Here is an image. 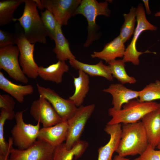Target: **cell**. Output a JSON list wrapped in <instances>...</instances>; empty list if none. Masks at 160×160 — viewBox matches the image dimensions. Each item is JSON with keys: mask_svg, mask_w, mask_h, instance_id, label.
Wrapping results in <instances>:
<instances>
[{"mask_svg": "<svg viewBox=\"0 0 160 160\" xmlns=\"http://www.w3.org/2000/svg\"><path fill=\"white\" fill-rule=\"evenodd\" d=\"M149 143L141 121L122 124L120 139L116 151L122 157L140 155Z\"/></svg>", "mask_w": 160, "mask_h": 160, "instance_id": "1", "label": "cell"}, {"mask_svg": "<svg viewBox=\"0 0 160 160\" xmlns=\"http://www.w3.org/2000/svg\"><path fill=\"white\" fill-rule=\"evenodd\" d=\"M24 11L18 21L23 28L25 36L31 44L39 42L45 44L48 32L38 13L37 6L34 0H25Z\"/></svg>", "mask_w": 160, "mask_h": 160, "instance_id": "2", "label": "cell"}, {"mask_svg": "<svg viewBox=\"0 0 160 160\" xmlns=\"http://www.w3.org/2000/svg\"><path fill=\"white\" fill-rule=\"evenodd\" d=\"M160 108V103L153 101L140 102L132 100L124 104L122 108L116 111L111 108L109 115L111 119L108 124H129L139 121L147 114Z\"/></svg>", "mask_w": 160, "mask_h": 160, "instance_id": "3", "label": "cell"}, {"mask_svg": "<svg viewBox=\"0 0 160 160\" xmlns=\"http://www.w3.org/2000/svg\"><path fill=\"white\" fill-rule=\"evenodd\" d=\"M107 1L98 2L96 0H83L75 10L73 16L78 14L83 15L88 23V35L84 44L85 47H89L97 37V25L96 23L97 17L100 15L109 17L111 11L108 8Z\"/></svg>", "mask_w": 160, "mask_h": 160, "instance_id": "4", "label": "cell"}, {"mask_svg": "<svg viewBox=\"0 0 160 160\" xmlns=\"http://www.w3.org/2000/svg\"><path fill=\"white\" fill-rule=\"evenodd\" d=\"M15 35L16 44L19 49V62L25 75L36 79L38 76L39 67L33 57L34 44L31 43L25 37L24 30L19 23L15 24Z\"/></svg>", "mask_w": 160, "mask_h": 160, "instance_id": "5", "label": "cell"}, {"mask_svg": "<svg viewBox=\"0 0 160 160\" xmlns=\"http://www.w3.org/2000/svg\"><path fill=\"white\" fill-rule=\"evenodd\" d=\"M137 25L133 33V38L129 44L126 48L123 60L126 63L131 62L135 65L140 64L139 57L144 53L156 52L147 50L144 52L138 51L136 48V44L139 36L144 31H156L157 27L151 23L147 20L143 5L139 4L137 8Z\"/></svg>", "mask_w": 160, "mask_h": 160, "instance_id": "6", "label": "cell"}, {"mask_svg": "<svg viewBox=\"0 0 160 160\" xmlns=\"http://www.w3.org/2000/svg\"><path fill=\"white\" fill-rule=\"evenodd\" d=\"M25 110L15 113L16 124L11 131L13 144L20 150L26 149L31 146L37 140L40 123L36 125L26 123L23 119Z\"/></svg>", "mask_w": 160, "mask_h": 160, "instance_id": "7", "label": "cell"}, {"mask_svg": "<svg viewBox=\"0 0 160 160\" xmlns=\"http://www.w3.org/2000/svg\"><path fill=\"white\" fill-rule=\"evenodd\" d=\"M95 108L94 104L82 105L78 108L75 114L67 121L68 128L65 144L68 149L72 148L81 140L80 137L86 124Z\"/></svg>", "mask_w": 160, "mask_h": 160, "instance_id": "8", "label": "cell"}, {"mask_svg": "<svg viewBox=\"0 0 160 160\" xmlns=\"http://www.w3.org/2000/svg\"><path fill=\"white\" fill-rule=\"evenodd\" d=\"M19 53L17 46L12 45L0 48V69L4 70L14 80L26 84L28 80L20 68Z\"/></svg>", "mask_w": 160, "mask_h": 160, "instance_id": "9", "label": "cell"}, {"mask_svg": "<svg viewBox=\"0 0 160 160\" xmlns=\"http://www.w3.org/2000/svg\"><path fill=\"white\" fill-rule=\"evenodd\" d=\"M55 148L43 141L37 140L25 149L13 147L8 160H51Z\"/></svg>", "mask_w": 160, "mask_h": 160, "instance_id": "10", "label": "cell"}, {"mask_svg": "<svg viewBox=\"0 0 160 160\" xmlns=\"http://www.w3.org/2000/svg\"><path fill=\"white\" fill-rule=\"evenodd\" d=\"M39 95L44 96L52 105L56 111L64 121H67L76 113L77 107L69 99H65L54 90L36 84Z\"/></svg>", "mask_w": 160, "mask_h": 160, "instance_id": "11", "label": "cell"}, {"mask_svg": "<svg viewBox=\"0 0 160 160\" xmlns=\"http://www.w3.org/2000/svg\"><path fill=\"white\" fill-rule=\"evenodd\" d=\"M30 113L43 127L53 126L63 121L50 103L44 96L39 95V98L31 104Z\"/></svg>", "mask_w": 160, "mask_h": 160, "instance_id": "12", "label": "cell"}, {"mask_svg": "<svg viewBox=\"0 0 160 160\" xmlns=\"http://www.w3.org/2000/svg\"><path fill=\"white\" fill-rule=\"evenodd\" d=\"M44 8L49 11L62 26L68 20L80 4L81 0H41Z\"/></svg>", "mask_w": 160, "mask_h": 160, "instance_id": "13", "label": "cell"}, {"mask_svg": "<svg viewBox=\"0 0 160 160\" xmlns=\"http://www.w3.org/2000/svg\"><path fill=\"white\" fill-rule=\"evenodd\" d=\"M68 126L67 121H63L53 126L40 129L37 140L43 141L55 147L65 141Z\"/></svg>", "mask_w": 160, "mask_h": 160, "instance_id": "14", "label": "cell"}, {"mask_svg": "<svg viewBox=\"0 0 160 160\" xmlns=\"http://www.w3.org/2000/svg\"><path fill=\"white\" fill-rule=\"evenodd\" d=\"M121 127V124H107L104 131L109 135L110 139L105 145L99 148L97 160H113V154L117 148L120 139Z\"/></svg>", "mask_w": 160, "mask_h": 160, "instance_id": "15", "label": "cell"}, {"mask_svg": "<svg viewBox=\"0 0 160 160\" xmlns=\"http://www.w3.org/2000/svg\"><path fill=\"white\" fill-rule=\"evenodd\" d=\"M103 91L109 93L112 97V107L116 111L121 110L123 105L129 101L138 99L139 91L128 89L121 84H112Z\"/></svg>", "mask_w": 160, "mask_h": 160, "instance_id": "16", "label": "cell"}, {"mask_svg": "<svg viewBox=\"0 0 160 160\" xmlns=\"http://www.w3.org/2000/svg\"><path fill=\"white\" fill-rule=\"evenodd\" d=\"M141 120L149 143L155 149L160 142V108L148 113Z\"/></svg>", "mask_w": 160, "mask_h": 160, "instance_id": "17", "label": "cell"}, {"mask_svg": "<svg viewBox=\"0 0 160 160\" xmlns=\"http://www.w3.org/2000/svg\"><path fill=\"white\" fill-rule=\"evenodd\" d=\"M124 43L119 36L106 44L100 51H94L91 55L93 58H98L108 63L117 57H123L125 49Z\"/></svg>", "mask_w": 160, "mask_h": 160, "instance_id": "18", "label": "cell"}, {"mask_svg": "<svg viewBox=\"0 0 160 160\" xmlns=\"http://www.w3.org/2000/svg\"><path fill=\"white\" fill-rule=\"evenodd\" d=\"M69 63L73 68L81 70L89 76L102 77L109 81L113 80L108 65L104 64L102 60L94 65L84 63L76 59L69 60Z\"/></svg>", "mask_w": 160, "mask_h": 160, "instance_id": "19", "label": "cell"}, {"mask_svg": "<svg viewBox=\"0 0 160 160\" xmlns=\"http://www.w3.org/2000/svg\"><path fill=\"white\" fill-rule=\"evenodd\" d=\"M0 88L10 94L20 103L24 101L25 96L31 94L34 92L31 84L22 85L15 84L5 77L0 72Z\"/></svg>", "mask_w": 160, "mask_h": 160, "instance_id": "20", "label": "cell"}, {"mask_svg": "<svg viewBox=\"0 0 160 160\" xmlns=\"http://www.w3.org/2000/svg\"><path fill=\"white\" fill-rule=\"evenodd\" d=\"M88 145L87 142L80 140L72 148L68 149L65 143L55 147L51 160H73L80 157Z\"/></svg>", "mask_w": 160, "mask_h": 160, "instance_id": "21", "label": "cell"}, {"mask_svg": "<svg viewBox=\"0 0 160 160\" xmlns=\"http://www.w3.org/2000/svg\"><path fill=\"white\" fill-rule=\"evenodd\" d=\"M69 70V66L65 61L58 60L57 63L47 67H39L38 76L44 81L58 84L62 82L64 74Z\"/></svg>", "mask_w": 160, "mask_h": 160, "instance_id": "22", "label": "cell"}, {"mask_svg": "<svg viewBox=\"0 0 160 160\" xmlns=\"http://www.w3.org/2000/svg\"><path fill=\"white\" fill-rule=\"evenodd\" d=\"M78 74L73 78L74 92L69 97L78 108L82 105L89 89V76L81 70L78 71Z\"/></svg>", "mask_w": 160, "mask_h": 160, "instance_id": "23", "label": "cell"}, {"mask_svg": "<svg viewBox=\"0 0 160 160\" xmlns=\"http://www.w3.org/2000/svg\"><path fill=\"white\" fill-rule=\"evenodd\" d=\"M54 40L55 47L53 51L58 60L65 61L68 60L76 59L75 56L70 50L68 40L62 33L61 26L57 22Z\"/></svg>", "mask_w": 160, "mask_h": 160, "instance_id": "24", "label": "cell"}, {"mask_svg": "<svg viewBox=\"0 0 160 160\" xmlns=\"http://www.w3.org/2000/svg\"><path fill=\"white\" fill-rule=\"evenodd\" d=\"M0 115V155L5 156H9L13 142L12 137H9L8 143L7 142L4 138V126L7 119L12 120L15 118V113L14 111L10 112L3 109H1Z\"/></svg>", "mask_w": 160, "mask_h": 160, "instance_id": "25", "label": "cell"}, {"mask_svg": "<svg viewBox=\"0 0 160 160\" xmlns=\"http://www.w3.org/2000/svg\"><path fill=\"white\" fill-rule=\"evenodd\" d=\"M25 0L0 1V26L6 25L13 21L15 11Z\"/></svg>", "mask_w": 160, "mask_h": 160, "instance_id": "26", "label": "cell"}, {"mask_svg": "<svg viewBox=\"0 0 160 160\" xmlns=\"http://www.w3.org/2000/svg\"><path fill=\"white\" fill-rule=\"evenodd\" d=\"M108 64L113 78L116 79L121 84H133L136 82V79L134 77L127 73L125 69V63L123 60H115Z\"/></svg>", "mask_w": 160, "mask_h": 160, "instance_id": "27", "label": "cell"}, {"mask_svg": "<svg viewBox=\"0 0 160 160\" xmlns=\"http://www.w3.org/2000/svg\"><path fill=\"white\" fill-rule=\"evenodd\" d=\"M136 16L137 8L133 7L130 9L128 13L123 15L124 21L120 29L119 36L124 43L129 40L133 34L135 28V23L137 21Z\"/></svg>", "mask_w": 160, "mask_h": 160, "instance_id": "28", "label": "cell"}, {"mask_svg": "<svg viewBox=\"0 0 160 160\" xmlns=\"http://www.w3.org/2000/svg\"><path fill=\"white\" fill-rule=\"evenodd\" d=\"M139 91L138 100L140 102H151L160 100V81L156 80Z\"/></svg>", "mask_w": 160, "mask_h": 160, "instance_id": "29", "label": "cell"}, {"mask_svg": "<svg viewBox=\"0 0 160 160\" xmlns=\"http://www.w3.org/2000/svg\"><path fill=\"white\" fill-rule=\"evenodd\" d=\"M41 17L43 24L48 33V36L51 40H54L57 21L52 13L46 9L41 12Z\"/></svg>", "mask_w": 160, "mask_h": 160, "instance_id": "30", "label": "cell"}, {"mask_svg": "<svg viewBox=\"0 0 160 160\" xmlns=\"http://www.w3.org/2000/svg\"><path fill=\"white\" fill-rule=\"evenodd\" d=\"M132 160H160V149L156 150L149 144L139 157Z\"/></svg>", "mask_w": 160, "mask_h": 160, "instance_id": "31", "label": "cell"}, {"mask_svg": "<svg viewBox=\"0 0 160 160\" xmlns=\"http://www.w3.org/2000/svg\"><path fill=\"white\" fill-rule=\"evenodd\" d=\"M16 44L14 34L4 30L0 29V48Z\"/></svg>", "mask_w": 160, "mask_h": 160, "instance_id": "32", "label": "cell"}, {"mask_svg": "<svg viewBox=\"0 0 160 160\" xmlns=\"http://www.w3.org/2000/svg\"><path fill=\"white\" fill-rule=\"evenodd\" d=\"M15 103L12 97L7 94L0 95V108L7 111L13 112Z\"/></svg>", "mask_w": 160, "mask_h": 160, "instance_id": "33", "label": "cell"}, {"mask_svg": "<svg viewBox=\"0 0 160 160\" xmlns=\"http://www.w3.org/2000/svg\"><path fill=\"white\" fill-rule=\"evenodd\" d=\"M142 1L144 4L147 14L148 15H150L151 14V12L149 7L148 1L143 0H142Z\"/></svg>", "mask_w": 160, "mask_h": 160, "instance_id": "34", "label": "cell"}, {"mask_svg": "<svg viewBox=\"0 0 160 160\" xmlns=\"http://www.w3.org/2000/svg\"><path fill=\"white\" fill-rule=\"evenodd\" d=\"M35 2L37 7L41 10H42L44 8L42 3L41 0H34Z\"/></svg>", "mask_w": 160, "mask_h": 160, "instance_id": "35", "label": "cell"}, {"mask_svg": "<svg viewBox=\"0 0 160 160\" xmlns=\"http://www.w3.org/2000/svg\"><path fill=\"white\" fill-rule=\"evenodd\" d=\"M113 160H129V159L125 157H121L118 155L114 157Z\"/></svg>", "mask_w": 160, "mask_h": 160, "instance_id": "36", "label": "cell"}, {"mask_svg": "<svg viewBox=\"0 0 160 160\" xmlns=\"http://www.w3.org/2000/svg\"><path fill=\"white\" fill-rule=\"evenodd\" d=\"M9 156H5L2 155H0V160H8Z\"/></svg>", "mask_w": 160, "mask_h": 160, "instance_id": "37", "label": "cell"}, {"mask_svg": "<svg viewBox=\"0 0 160 160\" xmlns=\"http://www.w3.org/2000/svg\"><path fill=\"white\" fill-rule=\"evenodd\" d=\"M155 16L156 17H160V11L156 13L155 14Z\"/></svg>", "mask_w": 160, "mask_h": 160, "instance_id": "38", "label": "cell"}, {"mask_svg": "<svg viewBox=\"0 0 160 160\" xmlns=\"http://www.w3.org/2000/svg\"><path fill=\"white\" fill-rule=\"evenodd\" d=\"M157 148L158 149H160V142L158 145L157 146Z\"/></svg>", "mask_w": 160, "mask_h": 160, "instance_id": "39", "label": "cell"}]
</instances>
